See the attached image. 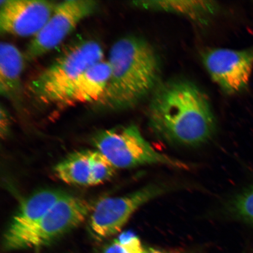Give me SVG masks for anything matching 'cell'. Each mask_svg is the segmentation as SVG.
I'll return each instance as SVG.
<instances>
[{"mask_svg":"<svg viewBox=\"0 0 253 253\" xmlns=\"http://www.w3.org/2000/svg\"><path fill=\"white\" fill-rule=\"evenodd\" d=\"M148 113L153 130L176 143L200 144L215 131L216 121L210 100L200 88L187 80L175 79L158 84Z\"/></svg>","mask_w":253,"mask_h":253,"instance_id":"obj_1","label":"cell"},{"mask_svg":"<svg viewBox=\"0 0 253 253\" xmlns=\"http://www.w3.org/2000/svg\"><path fill=\"white\" fill-rule=\"evenodd\" d=\"M111 75L105 91L97 101L99 108H131L158 86L160 66L153 47L136 37L120 39L111 47Z\"/></svg>","mask_w":253,"mask_h":253,"instance_id":"obj_2","label":"cell"},{"mask_svg":"<svg viewBox=\"0 0 253 253\" xmlns=\"http://www.w3.org/2000/svg\"><path fill=\"white\" fill-rule=\"evenodd\" d=\"M103 56L102 47L96 41L72 43L32 81L30 91L41 102L61 105L75 81L91 66L102 61Z\"/></svg>","mask_w":253,"mask_h":253,"instance_id":"obj_3","label":"cell"},{"mask_svg":"<svg viewBox=\"0 0 253 253\" xmlns=\"http://www.w3.org/2000/svg\"><path fill=\"white\" fill-rule=\"evenodd\" d=\"M93 144L116 169L144 165L163 164L186 169V164L157 151L145 140L135 126L131 125L99 132Z\"/></svg>","mask_w":253,"mask_h":253,"instance_id":"obj_4","label":"cell"},{"mask_svg":"<svg viewBox=\"0 0 253 253\" xmlns=\"http://www.w3.org/2000/svg\"><path fill=\"white\" fill-rule=\"evenodd\" d=\"M93 205L84 199L65 194L29 230L3 242L5 251L37 248L49 244L83 222Z\"/></svg>","mask_w":253,"mask_h":253,"instance_id":"obj_5","label":"cell"},{"mask_svg":"<svg viewBox=\"0 0 253 253\" xmlns=\"http://www.w3.org/2000/svg\"><path fill=\"white\" fill-rule=\"evenodd\" d=\"M165 191L164 186L153 184L122 197L101 199L90 213L91 233L99 239L118 234L139 208Z\"/></svg>","mask_w":253,"mask_h":253,"instance_id":"obj_6","label":"cell"},{"mask_svg":"<svg viewBox=\"0 0 253 253\" xmlns=\"http://www.w3.org/2000/svg\"><path fill=\"white\" fill-rule=\"evenodd\" d=\"M92 0H68L58 3L48 21L31 41L25 58L33 61L51 51L97 8Z\"/></svg>","mask_w":253,"mask_h":253,"instance_id":"obj_7","label":"cell"},{"mask_svg":"<svg viewBox=\"0 0 253 253\" xmlns=\"http://www.w3.org/2000/svg\"><path fill=\"white\" fill-rule=\"evenodd\" d=\"M202 61L211 79L221 89L235 94L249 84L253 69V48L210 49L205 52Z\"/></svg>","mask_w":253,"mask_h":253,"instance_id":"obj_8","label":"cell"},{"mask_svg":"<svg viewBox=\"0 0 253 253\" xmlns=\"http://www.w3.org/2000/svg\"><path fill=\"white\" fill-rule=\"evenodd\" d=\"M0 3L1 33L21 37L39 34L58 4L43 0H4Z\"/></svg>","mask_w":253,"mask_h":253,"instance_id":"obj_9","label":"cell"},{"mask_svg":"<svg viewBox=\"0 0 253 253\" xmlns=\"http://www.w3.org/2000/svg\"><path fill=\"white\" fill-rule=\"evenodd\" d=\"M65 194L58 190L44 189L25 199L9 223L3 242L13 239L31 228Z\"/></svg>","mask_w":253,"mask_h":253,"instance_id":"obj_10","label":"cell"},{"mask_svg":"<svg viewBox=\"0 0 253 253\" xmlns=\"http://www.w3.org/2000/svg\"><path fill=\"white\" fill-rule=\"evenodd\" d=\"M110 75L108 61H102L91 66L75 81L61 105L96 103L106 90Z\"/></svg>","mask_w":253,"mask_h":253,"instance_id":"obj_11","label":"cell"},{"mask_svg":"<svg viewBox=\"0 0 253 253\" xmlns=\"http://www.w3.org/2000/svg\"><path fill=\"white\" fill-rule=\"evenodd\" d=\"M24 57L17 47L8 42L0 46V93L11 100H17L21 94V77Z\"/></svg>","mask_w":253,"mask_h":253,"instance_id":"obj_12","label":"cell"},{"mask_svg":"<svg viewBox=\"0 0 253 253\" xmlns=\"http://www.w3.org/2000/svg\"><path fill=\"white\" fill-rule=\"evenodd\" d=\"M134 4L145 9L170 12L202 22L212 17L219 8L212 1H140Z\"/></svg>","mask_w":253,"mask_h":253,"instance_id":"obj_13","label":"cell"},{"mask_svg":"<svg viewBox=\"0 0 253 253\" xmlns=\"http://www.w3.org/2000/svg\"><path fill=\"white\" fill-rule=\"evenodd\" d=\"M90 151L69 155L55 167V173L62 181L78 186H92Z\"/></svg>","mask_w":253,"mask_h":253,"instance_id":"obj_14","label":"cell"},{"mask_svg":"<svg viewBox=\"0 0 253 253\" xmlns=\"http://www.w3.org/2000/svg\"><path fill=\"white\" fill-rule=\"evenodd\" d=\"M229 211L237 219L253 226V185L233 199Z\"/></svg>","mask_w":253,"mask_h":253,"instance_id":"obj_15","label":"cell"},{"mask_svg":"<svg viewBox=\"0 0 253 253\" xmlns=\"http://www.w3.org/2000/svg\"><path fill=\"white\" fill-rule=\"evenodd\" d=\"M150 251L145 250L134 234L126 232L107 245L101 253H150Z\"/></svg>","mask_w":253,"mask_h":253,"instance_id":"obj_16","label":"cell"},{"mask_svg":"<svg viewBox=\"0 0 253 253\" xmlns=\"http://www.w3.org/2000/svg\"><path fill=\"white\" fill-rule=\"evenodd\" d=\"M92 186L108 181L115 173L116 169L107 158L96 151H90Z\"/></svg>","mask_w":253,"mask_h":253,"instance_id":"obj_17","label":"cell"},{"mask_svg":"<svg viewBox=\"0 0 253 253\" xmlns=\"http://www.w3.org/2000/svg\"><path fill=\"white\" fill-rule=\"evenodd\" d=\"M9 124H10V121H9V118L8 114L7 111L1 106V137L3 136H6L8 134L9 128Z\"/></svg>","mask_w":253,"mask_h":253,"instance_id":"obj_18","label":"cell"}]
</instances>
